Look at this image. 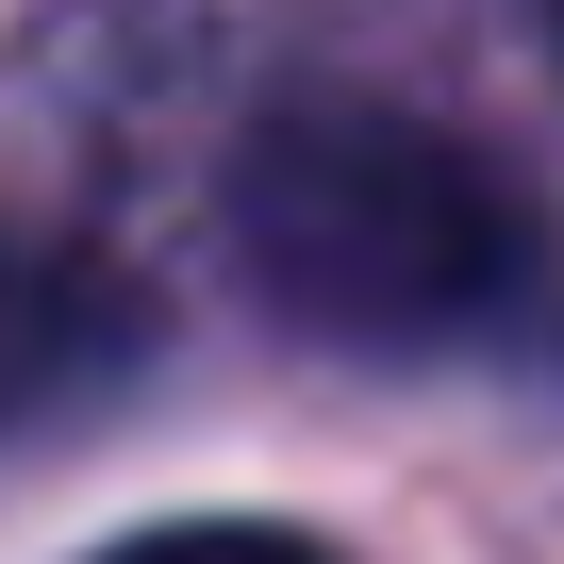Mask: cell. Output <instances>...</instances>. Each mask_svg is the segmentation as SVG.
I'll list each match as a JSON object with an SVG mask.
<instances>
[{
    "label": "cell",
    "mask_w": 564,
    "mask_h": 564,
    "mask_svg": "<svg viewBox=\"0 0 564 564\" xmlns=\"http://www.w3.org/2000/svg\"><path fill=\"white\" fill-rule=\"evenodd\" d=\"M232 265L316 349H448L514 300L531 199L399 100H300L232 166Z\"/></svg>",
    "instance_id": "1"
},
{
    "label": "cell",
    "mask_w": 564,
    "mask_h": 564,
    "mask_svg": "<svg viewBox=\"0 0 564 564\" xmlns=\"http://www.w3.org/2000/svg\"><path fill=\"white\" fill-rule=\"evenodd\" d=\"M133 349V300L84 265V249H34V232H0V432L84 399L100 366Z\"/></svg>",
    "instance_id": "2"
},
{
    "label": "cell",
    "mask_w": 564,
    "mask_h": 564,
    "mask_svg": "<svg viewBox=\"0 0 564 564\" xmlns=\"http://www.w3.org/2000/svg\"><path fill=\"white\" fill-rule=\"evenodd\" d=\"M100 564H333V547L265 531V514H199V531H133V547H100Z\"/></svg>",
    "instance_id": "3"
},
{
    "label": "cell",
    "mask_w": 564,
    "mask_h": 564,
    "mask_svg": "<svg viewBox=\"0 0 564 564\" xmlns=\"http://www.w3.org/2000/svg\"><path fill=\"white\" fill-rule=\"evenodd\" d=\"M547 34H564V0H547Z\"/></svg>",
    "instance_id": "4"
}]
</instances>
